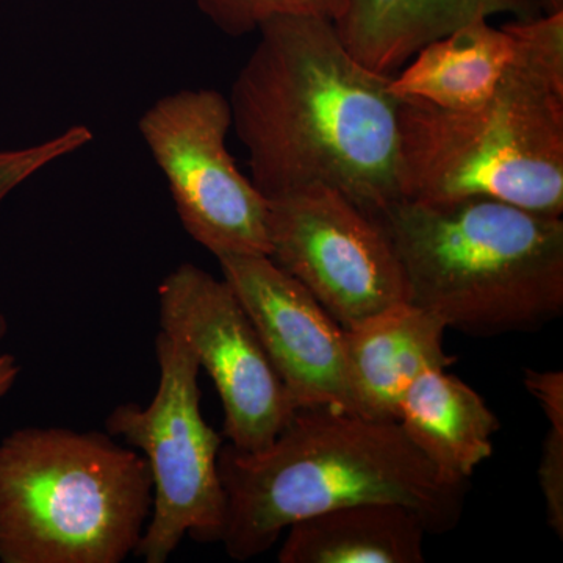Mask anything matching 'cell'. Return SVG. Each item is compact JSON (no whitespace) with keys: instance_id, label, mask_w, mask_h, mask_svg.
I'll use <instances>...</instances> for the list:
<instances>
[{"instance_id":"8fae6325","label":"cell","mask_w":563,"mask_h":563,"mask_svg":"<svg viewBox=\"0 0 563 563\" xmlns=\"http://www.w3.org/2000/svg\"><path fill=\"white\" fill-rule=\"evenodd\" d=\"M446 325L435 314L402 301L343 329L344 363L355 413L398 421L410 385L455 358L444 351Z\"/></svg>"},{"instance_id":"ffe728a7","label":"cell","mask_w":563,"mask_h":563,"mask_svg":"<svg viewBox=\"0 0 563 563\" xmlns=\"http://www.w3.org/2000/svg\"><path fill=\"white\" fill-rule=\"evenodd\" d=\"M22 366L16 355L0 351V399L9 395L20 379Z\"/></svg>"},{"instance_id":"3957f363","label":"cell","mask_w":563,"mask_h":563,"mask_svg":"<svg viewBox=\"0 0 563 563\" xmlns=\"http://www.w3.org/2000/svg\"><path fill=\"white\" fill-rule=\"evenodd\" d=\"M517 51L476 109L399 103L401 199L485 198L563 213V10L507 22Z\"/></svg>"},{"instance_id":"44dd1931","label":"cell","mask_w":563,"mask_h":563,"mask_svg":"<svg viewBox=\"0 0 563 563\" xmlns=\"http://www.w3.org/2000/svg\"><path fill=\"white\" fill-rule=\"evenodd\" d=\"M543 9L550 13V11L563 10V0H542Z\"/></svg>"},{"instance_id":"2e32d148","label":"cell","mask_w":563,"mask_h":563,"mask_svg":"<svg viewBox=\"0 0 563 563\" xmlns=\"http://www.w3.org/2000/svg\"><path fill=\"white\" fill-rule=\"evenodd\" d=\"M525 385L542 406L550 420L544 437L539 484L542 488L548 525L559 537L563 536V374L526 369Z\"/></svg>"},{"instance_id":"52a82bcc","label":"cell","mask_w":563,"mask_h":563,"mask_svg":"<svg viewBox=\"0 0 563 563\" xmlns=\"http://www.w3.org/2000/svg\"><path fill=\"white\" fill-rule=\"evenodd\" d=\"M231 129L229 99L207 88L163 96L139 122L188 235L217 258L269 255L268 199L233 161Z\"/></svg>"},{"instance_id":"277c9868","label":"cell","mask_w":563,"mask_h":563,"mask_svg":"<svg viewBox=\"0 0 563 563\" xmlns=\"http://www.w3.org/2000/svg\"><path fill=\"white\" fill-rule=\"evenodd\" d=\"M406 301L466 335L532 332L563 312L562 217L472 198L398 199L376 214Z\"/></svg>"},{"instance_id":"8992f818","label":"cell","mask_w":563,"mask_h":563,"mask_svg":"<svg viewBox=\"0 0 563 563\" xmlns=\"http://www.w3.org/2000/svg\"><path fill=\"white\" fill-rule=\"evenodd\" d=\"M157 393L147 406L125 402L106 420L110 435L146 459L152 477V510L136 558L165 563L185 537L221 542L225 495L218 472L222 435L203 420L198 358L168 332L155 339Z\"/></svg>"},{"instance_id":"4fadbf2b","label":"cell","mask_w":563,"mask_h":563,"mask_svg":"<svg viewBox=\"0 0 563 563\" xmlns=\"http://www.w3.org/2000/svg\"><path fill=\"white\" fill-rule=\"evenodd\" d=\"M514 36L506 27L477 21L431 41L415 54L390 90L399 101H421L444 110H470L493 98L514 62Z\"/></svg>"},{"instance_id":"7402d4cb","label":"cell","mask_w":563,"mask_h":563,"mask_svg":"<svg viewBox=\"0 0 563 563\" xmlns=\"http://www.w3.org/2000/svg\"><path fill=\"white\" fill-rule=\"evenodd\" d=\"M7 333H9V320L5 314L0 312V340L5 339Z\"/></svg>"},{"instance_id":"ba28073f","label":"cell","mask_w":563,"mask_h":563,"mask_svg":"<svg viewBox=\"0 0 563 563\" xmlns=\"http://www.w3.org/2000/svg\"><path fill=\"white\" fill-rule=\"evenodd\" d=\"M269 258L343 329L406 301L401 266L383 225L325 185L268 201Z\"/></svg>"},{"instance_id":"30bf717a","label":"cell","mask_w":563,"mask_h":563,"mask_svg":"<svg viewBox=\"0 0 563 563\" xmlns=\"http://www.w3.org/2000/svg\"><path fill=\"white\" fill-rule=\"evenodd\" d=\"M217 261L296 407L355 413L342 325L269 255H222Z\"/></svg>"},{"instance_id":"9a60e30c","label":"cell","mask_w":563,"mask_h":563,"mask_svg":"<svg viewBox=\"0 0 563 563\" xmlns=\"http://www.w3.org/2000/svg\"><path fill=\"white\" fill-rule=\"evenodd\" d=\"M333 27L355 60L388 77L432 41L417 0H344Z\"/></svg>"},{"instance_id":"ac0fdd59","label":"cell","mask_w":563,"mask_h":563,"mask_svg":"<svg viewBox=\"0 0 563 563\" xmlns=\"http://www.w3.org/2000/svg\"><path fill=\"white\" fill-rule=\"evenodd\" d=\"M92 139L95 136L90 128L77 124L31 146L0 151V203L35 174L84 150Z\"/></svg>"},{"instance_id":"6da1fadb","label":"cell","mask_w":563,"mask_h":563,"mask_svg":"<svg viewBox=\"0 0 563 563\" xmlns=\"http://www.w3.org/2000/svg\"><path fill=\"white\" fill-rule=\"evenodd\" d=\"M232 85V129L266 199L325 185L376 217L401 199L391 77L344 49L333 22L276 18Z\"/></svg>"},{"instance_id":"5b68a950","label":"cell","mask_w":563,"mask_h":563,"mask_svg":"<svg viewBox=\"0 0 563 563\" xmlns=\"http://www.w3.org/2000/svg\"><path fill=\"white\" fill-rule=\"evenodd\" d=\"M152 510L146 459L109 432L22 428L0 442V563H121Z\"/></svg>"},{"instance_id":"d6986e66","label":"cell","mask_w":563,"mask_h":563,"mask_svg":"<svg viewBox=\"0 0 563 563\" xmlns=\"http://www.w3.org/2000/svg\"><path fill=\"white\" fill-rule=\"evenodd\" d=\"M431 31L432 41L463 25L488 21L495 14L510 13L528 20L543 9L542 0H417Z\"/></svg>"},{"instance_id":"7a4b0ae2","label":"cell","mask_w":563,"mask_h":563,"mask_svg":"<svg viewBox=\"0 0 563 563\" xmlns=\"http://www.w3.org/2000/svg\"><path fill=\"white\" fill-rule=\"evenodd\" d=\"M225 495L221 542L233 561L266 553L296 521L362 503L401 504L429 533L461 518L465 485L446 483L398 421L309 407L298 409L265 450L222 443Z\"/></svg>"},{"instance_id":"5bb4252c","label":"cell","mask_w":563,"mask_h":563,"mask_svg":"<svg viewBox=\"0 0 563 563\" xmlns=\"http://www.w3.org/2000/svg\"><path fill=\"white\" fill-rule=\"evenodd\" d=\"M280 563H421L424 523L401 504L362 503L296 521Z\"/></svg>"},{"instance_id":"7c38bea8","label":"cell","mask_w":563,"mask_h":563,"mask_svg":"<svg viewBox=\"0 0 563 563\" xmlns=\"http://www.w3.org/2000/svg\"><path fill=\"white\" fill-rule=\"evenodd\" d=\"M398 422L446 483L466 485L493 453L499 422L483 396L444 369L418 377L399 404Z\"/></svg>"},{"instance_id":"e0dca14e","label":"cell","mask_w":563,"mask_h":563,"mask_svg":"<svg viewBox=\"0 0 563 563\" xmlns=\"http://www.w3.org/2000/svg\"><path fill=\"white\" fill-rule=\"evenodd\" d=\"M211 24L231 36L258 32L266 22L285 16H312L335 21L344 0H195Z\"/></svg>"},{"instance_id":"9c48e42d","label":"cell","mask_w":563,"mask_h":563,"mask_svg":"<svg viewBox=\"0 0 563 563\" xmlns=\"http://www.w3.org/2000/svg\"><path fill=\"white\" fill-rule=\"evenodd\" d=\"M158 310L161 331L185 342L213 380L222 437L244 453L268 448L298 407L228 282L181 263L158 285Z\"/></svg>"}]
</instances>
